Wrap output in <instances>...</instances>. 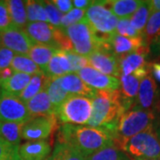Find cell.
<instances>
[{
  "label": "cell",
  "instance_id": "obj_1",
  "mask_svg": "<svg viewBox=\"0 0 160 160\" xmlns=\"http://www.w3.org/2000/svg\"><path fill=\"white\" fill-rule=\"evenodd\" d=\"M57 142L71 145L86 158L106 147L114 145L111 132L103 128L68 124H62L59 127Z\"/></svg>",
  "mask_w": 160,
  "mask_h": 160
},
{
  "label": "cell",
  "instance_id": "obj_2",
  "mask_svg": "<svg viewBox=\"0 0 160 160\" xmlns=\"http://www.w3.org/2000/svg\"><path fill=\"white\" fill-rule=\"evenodd\" d=\"M92 110L88 126L94 128H103L112 136L117 128L120 118L127 109H126L119 90L114 92L97 91L92 99Z\"/></svg>",
  "mask_w": 160,
  "mask_h": 160
},
{
  "label": "cell",
  "instance_id": "obj_3",
  "mask_svg": "<svg viewBox=\"0 0 160 160\" xmlns=\"http://www.w3.org/2000/svg\"><path fill=\"white\" fill-rule=\"evenodd\" d=\"M156 118L157 116L154 110L143 109L138 106H133L120 118L113 133L114 145L123 150L126 142L132 137L151 126H156Z\"/></svg>",
  "mask_w": 160,
  "mask_h": 160
},
{
  "label": "cell",
  "instance_id": "obj_4",
  "mask_svg": "<svg viewBox=\"0 0 160 160\" xmlns=\"http://www.w3.org/2000/svg\"><path fill=\"white\" fill-rule=\"evenodd\" d=\"M85 19L102 42H108L116 34L118 18L110 11L106 1H92L86 10Z\"/></svg>",
  "mask_w": 160,
  "mask_h": 160
},
{
  "label": "cell",
  "instance_id": "obj_5",
  "mask_svg": "<svg viewBox=\"0 0 160 160\" xmlns=\"http://www.w3.org/2000/svg\"><path fill=\"white\" fill-rule=\"evenodd\" d=\"M92 99L69 95L55 111V116L62 124L84 126L88 123L92 115Z\"/></svg>",
  "mask_w": 160,
  "mask_h": 160
},
{
  "label": "cell",
  "instance_id": "obj_6",
  "mask_svg": "<svg viewBox=\"0 0 160 160\" xmlns=\"http://www.w3.org/2000/svg\"><path fill=\"white\" fill-rule=\"evenodd\" d=\"M123 151L132 158L160 159V141L155 126L132 137Z\"/></svg>",
  "mask_w": 160,
  "mask_h": 160
},
{
  "label": "cell",
  "instance_id": "obj_7",
  "mask_svg": "<svg viewBox=\"0 0 160 160\" xmlns=\"http://www.w3.org/2000/svg\"><path fill=\"white\" fill-rule=\"evenodd\" d=\"M64 32L72 45L73 52L87 57L99 49L103 44L98 39L86 19L64 29Z\"/></svg>",
  "mask_w": 160,
  "mask_h": 160
},
{
  "label": "cell",
  "instance_id": "obj_8",
  "mask_svg": "<svg viewBox=\"0 0 160 160\" xmlns=\"http://www.w3.org/2000/svg\"><path fill=\"white\" fill-rule=\"evenodd\" d=\"M60 124L55 114L33 118L24 124L22 130V139L34 142L46 140L59 129Z\"/></svg>",
  "mask_w": 160,
  "mask_h": 160
},
{
  "label": "cell",
  "instance_id": "obj_9",
  "mask_svg": "<svg viewBox=\"0 0 160 160\" xmlns=\"http://www.w3.org/2000/svg\"><path fill=\"white\" fill-rule=\"evenodd\" d=\"M26 104L14 95L2 93L0 97V122L26 124L31 119Z\"/></svg>",
  "mask_w": 160,
  "mask_h": 160
},
{
  "label": "cell",
  "instance_id": "obj_10",
  "mask_svg": "<svg viewBox=\"0 0 160 160\" xmlns=\"http://www.w3.org/2000/svg\"><path fill=\"white\" fill-rule=\"evenodd\" d=\"M86 58L89 66L101 73L118 78L121 77L119 58L115 55L110 49L100 47Z\"/></svg>",
  "mask_w": 160,
  "mask_h": 160
},
{
  "label": "cell",
  "instance_id": "obj_11",
  "mask_svg": "<svg viewBox=\"0 0 160 160\" xmlns=\"http://www.w3.org/2000/svg\"><path fill=\"white\" fill-rule=\"evenodd\" d=\"M35 44L36 43L24 31V29L11 26L0 32V46L6 47L14 53L28 55Z\"/></svg>",
  "mask_w": 160,
  "mask_h": 160
},
{
  "label": "cell",
  "instance_id": "obj_12",
  "mask_svg": "<svg viewBox=\"0 0 160 160\" xmlns=\"http://www.w3.org/2000/svg\"><path fill=\"white\" fill-rule=\"evenodd\" d=\"M78 75L85 84L96 91L114 92L119 90V78L101 73L90 66L80 69Z\"/></svg>",
  "mask_w": 160,
  "mask_h": 160
},
{
  "label": "cell",
  "instance_id": "obj_13",
  "mask_svg": "<svg viewBox=\"0 0 160 160\" xmlns=\"http://www.w3.org/2000/svg\"><path fill=\"white\" fill-rule=\"evenodd\" d=\"M56 29V27L50 23L37 22H28L24 28V31L36 44L51 46L58 49L55 43Z\"/></svg>",
  "mask_w": 160,
  "mask_h": 160
},
{
  "label": "cell",
  "instance_id": "obj_14",
  "mask_svg": "<svg viewBox=\"0 0 160 160\" xmlns=\"http://www.w3.org/2000/svg\"><path fill=\"white\" fill-rule=\"evenodd\" d=\"M159 91L157 86L156 80L152 75L149 74L141 80L138 90L136 102L134 106H138L143 109L153 110L156 102L158 100Z\"/></svg>",
  "mask_w": 160,
  "mask_h": 160
},
{
  "label": "cell",
  "instance_id": "obj_15",
  "mask_svg": "<svg viewBox=\"0 0 160 160\" xmlns=\"http://www.w3.org/2000/svg\"><path fill=\"white\" fill-rule=\"evenodd\" d=\"M109 46L111 51L118 58L139 51L145 46H149L146 44L142 36L137 38H126L117 33L109 39Z\"/></svg>",
  "mask_w": 160,
  "mask_h": 160
},
{
  "label": "cell",
  "instance_id": "obj_16",
  "mask_svg": "<svg viewBox=\"0 0 160 160\" xmlns=\"http://www.w3.org/2000/svg\"><path fill=\"white\" fill-rule=\"evenodd\" d=\"M60 84L69 95H78L93 99L97 91L91 88L76 73H68L59 78Z\"/></svg>",
  "mask_w": 160,
  "mask_h": 160
},
{
  "label": "cell",
  "instance_id": "obj_17",
  "mask_svg": "<svg viewBox=\"0 0 160 160\" xmlns=\"http://www.w3.org/2000/svg\"><path fill=\"white\" fill-rule=\"evenodd\" d=\"M52 151V142L47 140L34 141L23 143L19 147L22 160H46Z\"/></svg>",
  "mask_w": 160,
  "mask_h": 160
},
{
  "label": "cell",
  "instance_id": "obj_18",
  "mask_svg": "<svg viewBox=\"0 0 160 160\" xmlns=\"http://www.w3.org/2000/svg\"><path fill=\"white\" fill-rule=\"evenodd\" d=\"M149 52V46H145L137 52L119 58L121 76H129L135 70L147 66L146 57Z\"/></svg>",
  "mask_w": 160,
  "mask_h": 160
},
{
  "label": "cell",
  "instance_id": "obj_19",
  "mask_svg": "<svg viewBox=\"0 0 160 160\" xmlns=\"http://www.w3.org/2000/svg\"><path fill=\"white\" fill-rule=\"evenodd\" d=\"M31 118L50 116L55 114L56 109L53 107L47 94L46 88L25 103Z\"/></svg>",
  "mask_w": 160,
  "mask_h": 160
},
{
  "label": "cell",
  "instance_id": "obj_20",
  "mask_svg": "<svg viewBox=\"0 0 160 160\" xmlns=\"http://www.w3.org/2000/svg\"><path fill=\"white\" fill-rule=\"evenodd\" d=\"M119 92L123 103L127 110L134 106L141 80L133 75L120 77Z\"/></svg>",
  "mask_w": 160,
  "mask_h": 160
},
{
  "label": "cell",
  "instance_id": "obj_21",
  "mask_svg": "<svg viewBox=\"0 0 160 160\" xmlns=\"http://www.w3.org/2000/svg\"><path fill=\"white\" fill-rule=\"evenodd\" d=\"M45 73L49 78H58L70 73V64L65 51L57 50L55 52L48 63Z\"/></svg>",
  "mask_w": 160,
  "mask_h": 160
},
{
  "label": "cell",
  "instance_id": "obj_22",
  "mask_svg": "<svg viewBox=\"0 0 160 160\" xmlns=\"http://www.w3.org/2000/svg\"><path fill=\"white\" fill-rule=\"evenodd\" d=\"M30 75L13 72L11 78L8 79L0 82V90L2 93L19 96L22 92L28 86L29 81L31 79Z\"/></svg>",
  "mask_w": 160,
  "mask_h": 160
},
{
  "label": "cell",
  "instance_id": "obj_23",
  "mask_svg": "<svg viewBox=\"0 0 160 160\" xmlns=\"http://www.w3.org/2000/svg\"><path fill=\"white\" fill-rule=\"evenodd\" d=\"M48 81H49V78L46 76L44 71H40L38 73L33 75L28 86L25 87V89L22 92V93L18 97L23 102L26 103L30 99L36 96L38 93H39L40 92L46 89Z\"/></svg>",
  "mask_w": 160,
  "mask_h": 160
},
{
  "label": "cell",
  "instance_id": "obj_24",
  "mask_svg": "<svg viewBox=\"0 0 160 160\" xmlns=\"http://www.w3.org/2000/svg\"><path fill=\"white\" fill-rule=\"evenodd\" d=\"M6 2L11 18L12 26H14L19 29H24L28 24L26 1L7 0Z\"/></svg>",
  "mask_w": 160,
  "mask_h": 160
},
{
  "label": "cell",
  "instance_id": "obj_25",
  "mask_svg": "<svg viewBox=\"0 0 160 160\" xmlns=\"http://www.w3.org/2000/svg\"><path fill=\"white\" fill-rule=\"evenodd\" d=\"M57 50L60 49L51 46L35 44L31 47L30 51L28 53V56L39 67L42 71L46 72L48 63Z\"/></svg>",
  "mask_w": 160,
  "mask_h": 160
},
{
  "label": "cell",
  "instance_id": "obj_26",
  "mask_svg": "<svg viewBox=\"0 0 160 160\" xmlns=\"http://www.w3.org/2000/svg\"><path fill=\"white\" fill-rule=\"evenodd\" d=\"M142 4L139 0H110L106 1V5L117 17L120 19L130 18Z\"/></svg>",
  "mask_w": 160,
  "mask_h": 160
},
{
  "label": "cell",
  "instance_id": "obj_27",
  "mask_svg": "<svg viewBox=\"0 0 160 160\" xmlns=\"http://www.w3.org/2000/svg\"><path fill=\"white\" fill-rule=\"evenodd\" d=\"M46 160H88V158L69 144L57 142Z\"/></svg>",
  "mask_w": 160,
  "mask_h": 160
},
{
  "label": "cell",
  "instance_id": "obj_28",
  "mask_svg": "<svg viewBox=\"0 0 160 160\" xmlns=\"http://www.w3.org/2000/svg\"><path fill=\"white\" fill-rule=\"evenodd\" d=\"M23 123L3 122L0 126L1 138L12 145L19 146L22 140V130Z\"/></svg>",
  "mask_w": 160,
  "mask_h": 160
},
{
  "label": "cell",
  "instance_id": "obj_29",
  "mask_svg": "<svg viewBox=\"0 0 160 160\" xmlns=\"http://www.w3.org/2000/svg\"><path fill=\"white\" fill-rule=\"evenodd\" d=\"M10 67L13 72L24 73L30 76L42 71L39 67L28 55L15 54L12 61Z\"/></svg>",
  "mask_w": 160,
  "mask_h": 160
},
{
  "label": "cell",
  "instance_id": "obj_30",
  "mask_svg": "<svg viewBox=\"0 0 160 160\" xmlns=\"http://www.w3.org/2000/svg\"><path fill=\"white\" fill-rule=\"evenodd\" d=\"M152 12L149 5V1H142V4L139 6L135 12L130 17L132 25L141 35H142L149 17Z\"/></svg>",
  "mask_w": 160,
  "mask_h": 160
},
{
  "label": "cell",
  "instance_id": "obj_31",
  "mask_svg": "<svg viewBox=\"0 0 160 160\" xmlns=\"http://www.w3.org/2000/svg\"><path fill=\"white\" fill-rule=\"evenodd\" d=\"M142 37L149 46L160 39V12L151 13L143 30Z\"/></svg>",
  "mask_w": 160,
  "mask_h": 160
},
{
  "label": "cell",
  "instance_id": "obj_32",
  "mask_svg": "<svg viewBox=\"0 0 160 160\" xmlns=\"http://www.w3.org/2000/svg\"><path fill=\"white\" fill-rule=\"evenodd\" d=\"M46 92L51 101V103L55 109H57L58 107L69 96V93L61 86L59 78H49L48 84L46 86Z\"/></svg>",
  "mask_w": 160,
  "mask_h": 160
},
{
  "label": "cell",
  "instance_id": "obj_33",
  "mask_svg": "<svg viewBox=\"0 0 160 160\" xmlns=\"http://www.w3.org/2000/svg\"><path fill=\"white\" fill-rule=\"evenodd\" d=\"M88 160H131V158L115 145H110L90 156Z\"/></svg>",
  "mask_w": 160,
  "mask_h": 160
},
{
  "label": "cell",
  "instance_id": "obj_34",
  "mask_svg": "<svg viewBox=\"0 0 160 160\" xmlns=\"http://www.w3.org/2000/svg\"><path fill=\"white\" fill-rule=\"evenodd\" d=\"M28 22H48V17L42 1H26Z\"/></svg>",
  "mask_w": 160,
  "mask_h": 160
},
{
  "label": "cell",
  "instance_id": "obj_35",
  "mask_svg": "<svg viewBox=\"0 0 160 160\" xmlns=\"http://www.w3.org/2000/svg\"><path fill=\"white\" fill-rule=\"evenodd\" d=\"M19 147L0 139V160H22Z\"/></svg>",
  "mask_w": 160,
  "mask_h": 160
},
{
  "label": "cell",
  "instance_id": "obj_36",
  "mask_svg": "<svg viewBox=\"0 0 160 160\" xmlns=\"http://www.w3.org/2000/svg\"><path fill=\"white\" fill-rule=\"evenodd\" d=\"M86 15V10H81L74 8L71 11H69L68 13L64 14L61 21V27L62 29H65L69 28V26L74 25L76 23L79 22L85 19Z\"/></svg>",
  "mask_w": 160,
  "mask_h": 160
},
{
  "label": "cell",
  "instance_id": "obj_37",
  "mask_svg": "<svg viewBox=\"0 0 160 160\" xmlns=\"http://www.w3.org/2000/svg\"><path fill=\"white\" fill-rule=\"evenodd\" d=\"M43 6L46 10L47 17H48V22L52 24V26L60 28L61 27V21L62 18V13L59 11L57 7L53 5L52 1H42Z\"/></svg>",
  "mask_w": 160,
  "mask_h": 160
},
{
  "label": "cell",
  "instance_id": "obj_38",
  "mask_svg": "<svg viewBox=\"0 0 160 160\" xmlns=\"http://www.w3.org/2000/svg\"><path fill=\"white\" fill-rule=\"evenodd\" d=\"M116 33L119 36H122V37H126V38H137V37L142 36L132 27L130 18L118 20Z\"/></svg>",
  "mask_w": 160,
  "mask_h": 160
},
{
  "label": "cell",
  "instance_id": "obj_39",
  "mask_svg": "<svg viewBox=\"0 0 160 160\" xmlns=\"http://www.w3.org/2000/svg\"><path fill=\"white\" fill-rule=\"evenodd\" d=\"M65 53L69 59V64H70V73L78 72L80 69L89 66L88 60L85 56L79 55L74 52L65 51Z\"/></svg>",
  "mask_w": 160,
  "mask_h": 160
},
{
  "label": "cell",
  "instance_id": "obj_40",
  "mask_svg": "<svg viewBox=\"0 0 160 160\" xmlns=\"http://www.w3.org/2000/svg\"><path fill=\"white\" fill-rule=\"evenodd\" d=\"M12 26V22L6 1L0 0V32Z\"/></svg>",
  "mask_w": 160,
  "mask_h": 160
},
{
  "label": "cell",
  "instance_id": "obj_41",
  "mask_svg": "<svg viewBox=\"0 0 160 160\" xmlns=\"http://www.w3.org/2000/svg\"><path fill=\"white\" fill-rule=\"evenodd\" d=\"M14 55L15 54L13 52L6 47L0 46V69L9 68Z\"/></svg>",
  "mask_w": 160,
  "mask_h": 160
},
{
  "label": "cell",
  "instance_id": "obj_42",
  "mask_svg": "<svg viewBox=\"0 0 160 160\" xmlns=\"http://www.w3.org/2000/svg\"><path fill=\"white\" fill-rule=\"evenodd\" d=\"M52 2L62 13L66 14L73 9L72 8L73 4H72V1H70V0H53Z\"/></svg>",
  "mask_w": 160,
  "mask_h": 160
},
{
  "label": "cell",
  "instance_id": "obj_43",
  "mask_svg": "<svg viewBox=\"0 0 160 160\" xmlns=\"http://www.w3.org/2000/svg\"><path fill=\"white\" fill-rule=\"evenodd\" d=\"M150 72L153 78L160 82V62L150 63Z\"/></svg>",
  "mask_w": 160,
  "mask_h": 160
},
{
  "label": "cell",
  "instance_id": "obj_44",
  "mask_svg": "<svg viewBox=\"0 0 160 160\" xmlns=\"http://www.w3.org/2000/svg\"><path fill=\"white\" fill-rule=\"evenodd\" d=\"M92 1H89V0H74L72 1L73 6L77 9H81V10H85L86 8H88L91 6Z\"/></svg>",
  "mask_w": 160,
  "mask_h": 160
},
{
  "label": "cell",
  "instance_id": "obj_45",
  "mask_svg": "<svg viewBox=\"0 0 160 160\" xmlns=\"http://www.w3.org/2000/svg\"><path fill=\"white\" fill-rule=\"evenodd\" d=\"M12 74H13V71L11 69V67L6 68V69H1L0 70V82L1 81H4V80L8 79L9 78H11Z\"/></svg>",
  "mask_w": 160,
  "mask_h": 160
},
{
  "label": "cell",
  "instance_id": "obj_46",
  "mask_svg": "<svg viewBox=\"0 0 160 160\" xmlns=\"http://www.w3.org/2000/svg\"><path fill=\"white\" fill-rule=\"evenodd\" d=\"M149 5L152 12H160V0H151L149 1Z\"/></svg>",
  "mask_w": 160,
  "mask_h": 160
},
{
  "label": "cell",
  "instance_id": "obj_47",
  "mask_svg": "<svg viewBox=\"0 0 160 160\" xmlns=\"http://www.w3.org/2000/svg\"><path fill=\"white\" fill-rule=\"evenodd\" d=\"M153 110H155V112H157L160 116V92L159 94H158V100H157L156 104H155L154 109Z\"/></svg>",
  "mask_w": 160,
  "mask_h": 160
},
{
  "label": "cell",
  "instance_id": "obj_48",
  "mask_svg": "<svg viewBox=\"0 0 160 160\" xmlns=\"http://www.w3.org/2000/svg\"><path fill=\"white\" fill-rule=\"evenodd\" d=\"M155 129H156V132H157V135H158V137L160 141V121L155 126Z\"/></svg>",
  "mask_w": 160,
  "mask_h": 160
},
{
  "label": "cell",
  "instance_id": "obj_49",
  "mask_svg": "<svg viewBox=\"0 0 160 160\" xmlns=\"http://www.w3.org/2000/svg\"><path fill=\"white\" fill-rule=\"evenodd\" d=\"M152 45H154L156 50L158 52V53H159V57H160V39H158V41H156L154 44H152Z\"/></svg>",
  "mask_w": 160,
  "mask_h": 160
},
{
  "label": "cell",
  "instance_id": "obj_50",
  "mask_svg": "<svg viewBox=\"0 0 160 160\" xmlns=\"http://www.w3.org/2000/svg\"><path fill=\"white\" fill-rule=\"evenodd\" d=\"M131 160H160V159H147V158H130Z\"/></svg>",
  "mask_w": 160,
  "mask_h": 160
},
{
  "label": "cell",
  "instance_id": "obj_51",
  "mask_svg": "<svg viewBox=\"0 0 160 160\" xmlns=\"http://www.w3.org/2000/svg\"><path fill=\"white\" fill-rule=\"evenodd\" d=\"M0 126H1V122H0ZM0 139H2V138H1V132H0Z\"/></svg>",
  "mask_w": 160,
  "mask_h": 160
},
{
  "label": "cell",
  "instance_id": "obj_52",
  "mask_svg": "<svg viewBox=\"0 0 160 160\" xmlns=\"http://www.w3.org/2000/svg\"><path fill=\"white\" fill-rule=\"evenodd\" d=\"M1 95H2V92H1V90H0V97H1Z\"/></svg>",
  "mask_w": 160,
  "mask_h": 160
},
{
  "label": "cell",
  "instance_id": "obj_53",
  "mask_svg": "<svg viewBox=\"0 0 160 160\" xmlns=\"http://www.w3.org/2000/svg\"><path fill=\"white\" fill-rule=\"evenodd\" d=\"M0 70H1V69H0Z\"/></svg>",
  "mask_w": 160,
  "mask_h": 160
},
{
  "label": "cell",
  "instance_id": "obj_54",
  "mask_svg": "<svg viewBox=\"0 0 160 160\" xmlns=\"http://www.w3.org/2000/svg\"><path fill=\"white\" fill-rule=\"evenodd\" d=\"M159 58H160V57H159Z\"/></svg>",
  "mask_w": 160,
  "mask_h": 160
}]
</instances>
